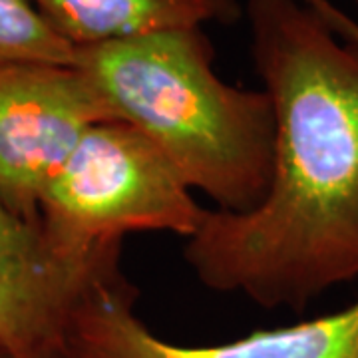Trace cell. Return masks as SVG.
Segmentation results:
<instances>
[{"instance_id": "ba28073f", "label": "cell", "mask_w": 358, "mask_h": 358, "mask_svg": "<svg viewBox=\"0 0 358 358\" xmlns=\"http://www.w3.org/2000/svg\"><path fill=\"white\" fill-rule=\"evenodd\" d=\"M76 50L28 0H0V64H74Z\"/></svg>"}, {"instance_id": "8992f818", "label": "cell", "mask_w": 358, "mask_h": 358, "mask_svg": "<svg viewBox=\"0 0 358 358\" xmlns=\"http://www.w3.org/2000/svg\"><path fill=\"white\" fill-rule=\"evenodd\" d=\"M52 255L38 223L16 215L0 199V345L14 357L64 352L72 308L94 282Z\"/></svg>"}, {"instance_id": "4fadbf2b", "label": "cell", "mask_w": 358, "mask_h": 358, "mask_svg": "<svg viewBox=\"0 0 358 358\" xmlns=\"http://www.w3.org/2000/svg\"><path fill=\"white\" fill-rule=\"evenodd\" d=\"M352 2H355V4H357V6H358V0H352Z\"/></svg>"}, {"instance_id": "9c48e42d", "label": "cell", "mask_w": 358, "mask_h": 358, "mask_svg": "<svg viewBox=\"0 0 358 358\" xmlns=\"http://www.w3.org/2000/svg\"><path fill=\"white\" fill-rule=\"evenodd\" d=\"M308 8H313L327 24L333 28L341 38L348 40L358 46V20L355 16L346 14L333 0H301Z\"/></svg>"}, {"instance_id": "5b68a950", "label": "cell", "mask_w": 358, "mask_h": 358, "mask_svg": "<svg viewBox=\"0 0 358 358\" xmlns=\"http://www.w3.org/2000/svg\"><path fill=\"white\" fill-rule=\"evenodd\" d=\"M136 287L120 273L80 296L64 333L66 358H358V301L324 317L187 346L154 334L136 315Z\"/></svg>"}, {"instance_id": "277c9868", "label": "cell", "mask_w": 358, "mask_h": 358, "mask_svg": "<svg viewBox=\"0 0 358 358\" xmlns=\"http://www.w3.org/2000/svg\"><path fill=\"white\" fill-rule=\"evenodd\" d=\"M114 122L74 64H0V199L30 223L52 178L92 126Z\"/></svg>"}, {"instance_id": "8fae6325", "label": "cell", "mask_w": 358, "mask_h": 358, "mask_svg": "<svg viewBox=\"0 0 358 358\" xmlns=\"http://www.w3.org/2000/svg\"><path fill=\"white\" fill-rule=\"evenodd\" d=\"M0 358H66L64 352H44V355H34V357H14L8 352H2Z\"/></svg>"}, {"instance_id": "6da1fadb", "label": "cell", "mask_w": 358, "mask_h": 358, "mask_svg": "<svg viewBox=\"0 0 358 358\" xmlns=\"http://www.w3.org/2000/svg\"><path fill=\"white\" fill-rule=\"evenodd\" d=\"M275 114L271 181L247 213L203 209L183 257L215 293L303 313L358 279V46L301 0H247Z\"/></svg>"}, {"instance_id": "3957f363", "label": "cell", "mask_w": 358, "mask_h": 358, "mask_svg": "<svg viewBox=\"0 0 358 358\" xmlns=\"http://www.w3.org/2000/svg\"><path fill=\"white\" fill-rule=\"evenodd\" d=\"M203 209L140 129L100 122L82 136L42 193L38 227L64 267L102 277L120 271L124 235L159 231L187 239Z\"/></svg>"}, {"instance_id": "30bf717a", "label": "cell", "mask_w": 358, "mask_h": 358, "mask_svg": "<svg viewBox=\"0 0 358 358\" xmlns=\"http://www.w3.org/2000/svg\"><path fill=\"white\" fill-rule=\"evenodd\" d=\"M215 14L217 24H235L245 16V8L239 0H205Z\"/></svg>"}, {"instance_id": "7a4b0ae2", "label": "cell", "mask_w": 358, "mask_h": 358, "mask_svg": "<svg viewBox=\"0 0 358 358\" xmlns=\"http://www.w3.org/2000/svg\"><path fill=\"white\" fill-rule=\"evenodd\" d=\"M213 62L203 26L82 48L74 58L114 122L154 141L215 209L247 213L271 181L273 103L263 88L221 80Z\"/></svg>"}, {"instance_id": "7c38bea8", "label": "cell", "mask_w": 358, "mask_h": 358, "mask_svg": "<svg viewBox=\"0 0 358 358\" xmlns=\"http://www.w3.org/2000/svg\"><path fill=\"white\" fill-rule=\"evenodd\" d=\"M2 352H6V350H4V348H2V345H0V355H2Z\"/></svg>"}, {"instance_id": "52a82bcc", "label": "cell", "mask_w": 358, "mask_h": 358, "mask_svg": "<svg viewBox=\"0 0 358 358\" xmlns=\"http://www.w3.org/2000/svg\"><path fill=\"white\" fill-rule=\"evenodd\" d=\"M74 50L215 22L205 0H28Z\"/></svg>"}]
</instances>
